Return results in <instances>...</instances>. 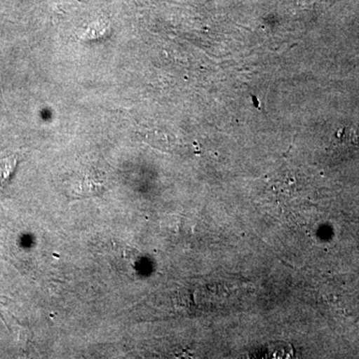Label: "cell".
Returning a JSON list of instances; mask_svg holds the SVG:
<instances>
[{
  "label": "cell",
  "mask_w": 359,
  "mask_h": 359,
  "mask_svg": "<svg viewBox=\"0 0 359 359\" xmlns=\"http://www.w3.org/2000/svg\"><path fill=\"white\" fill-rule=\"evenodd\" d=\"M16 164H18L16 156H11V157L0 159V187L6 185L7 181L11 179Z\"/></svg>",
  "instance_id": "1"
}]
</instances>
